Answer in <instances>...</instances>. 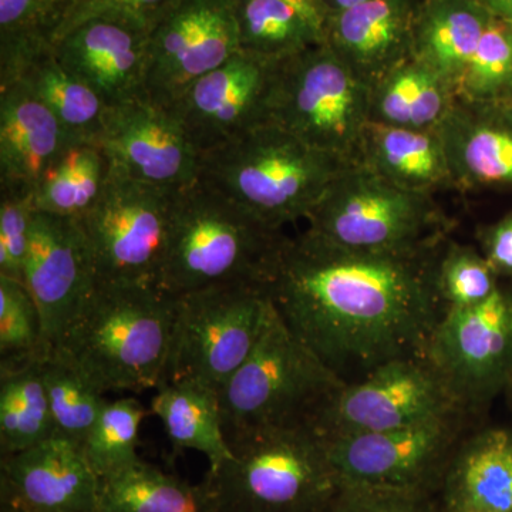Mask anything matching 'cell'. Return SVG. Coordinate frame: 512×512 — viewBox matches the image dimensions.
I'll return each mask as SVG.
<instances>
[{"mask_svg": "<svg viewBox=\"0 0 512 512\" xmlns=\"http://www.w3.org/2000/svg\"><path fill=\"white\" fill-rule=\"evenodd\" d=\"M440 245L379 254L306 229L286 235L266 291L286 328L340 382L355 383L393 360L426 355L444 313L433 279Z\"/></svg>", "mask_w": 512, "mask_h": 512, "instance_id": "6da1fadb", "label": "cell"}, {"mask_svg": "<svg viewBox=\"0 0 512 512\" xmlns=\"http://www.w3.org/2000/svg\"><path fill=\"white\" fill-rule=\"evenodd\" d=\"M175 309L177 299L157 286L97 281L55 352L101 393L158 389L173 342Z\"/></svg>", "mask_w": 512, "mask_h": 512, "instance_id": "7a4b0ae2", "label": "cell"}, {"mask_svg": "<svg viewBox=\"0 0 512 512\" xmlns=\"http://www.w3.org/2000/svg\"><path fill=\"white\" fill-rule=\"evenodd\" d=\"M285 238L197 181L178 191L157 288L174 298L220 285L266 288Z\"/></svg>", "mask_w": 512, "mask_h": 512, "instance_id": "3957f363", "label": "cell"}, {"mask_svg": "<svg viewBox=\"0 0 512 512\" xmlns=\"http://www.w3.org/2000/svg\"><path fill=\"white\" fill-rule=\"evenodd\" d=\"M345 161L275 124L202 153L198 181L271 227L308 220Z\"/></svg>", "mask_w": 512, "mask_h": 512, "instance_id": "277c9868", "label": "cell"}, {"mask_svg": "<svg viewBox=\"0 0 512 512\" xmlns=\"http://www.w3.org/2000/svg\"><path fill=\"white\" fill-rule=\"evenodd\" d=\"M232 457L205 481L221 512H325L340 481L309 427L268 429L228 440Z\"/></svg>", "mask_w": 512, "mask_h": 512, "instance_id": "5b68a950", "label": "cell"}, {"mask_svg": "<svg viewBox=\"0 0 512 512\" xmlns=\"http://www.w3.org/2000/svg\"><path fill=\"white\" fill-rule=\"evenodd\" d=\"M343 384L274 308L254 352L218 393L225 437L309 427Z\"/></svg>", "mask_w": 512, "mask_h": 512, "instance_id": "8992f818", "label": "cell"}, {"mask_svg": "<svg viewBox=\"0 0 512 512\" xmlns=\"http://www.w3.org/2000/svg\"><path fill=\"white\" fill-rule=\"evenodd\" d=\"M306 221L333 244L379 254L436 248L451 229L433 194L397 187L359 163L339 171Z\"/></svg>", "mask_w": 512, "mask_h": 512, "instance_id": "52a82bcc", "label": "cell"}, {"mask_svg": "<svg viewBox=\"0 0 512 512\" xmlns=\"http://www.w3.org/2000/svg\"><path fill=\"white\" fill-rule=\"evenodd\" d=\"M369 104V84L323 42L276 67L269 124L356 163L370 123Z\"/></svg>", "mask_w": 512, "mask_h": 512, "instance_id": "ba28073f", "label": "cell"}, {"mask_svg": "<svg viewBox=\"0 0 512 512\" xmlns=\"http://www.w3.org/2000/svg\"><path fill=\"white\" fill-rule=\"evenodd\" d=\"M175 299L173 342L161 384L192 382L220 393L271 319L269 293L262 286L220 285Z\"/></svg>", "mask_w": 512, "mask_h": 512, "instance_id": "9c48e42d", "label": "cell"}, {"mask_svg": "<svg viewBox=\"0 0 512 512\" xmlns=\"http://www.w3.org/2000/svg\"><path fill=\"white\" fill-rule=\"evenodd\" d=\"M177 194L111 168L100 197L79 220L92 248L97 281L157 286Z\"/></svg>", "mask_w": 512, "mask_h": 512, "instance_id": "30bf717a", "label": "cell"}, {"mask_svg": "<svg viewBox=\"0 0 512 512\" xmlns=\"http://www.w3.org/2000/svg\"><path fill=\"white\" fill-rule=\"evenodd\" d=\"M477 420L460 412L322 441L340 484L437 495L454 451Z\"/></svg>", "mask_w": 512, "mask_h": 512, "instance_id": "8fae6325", "label": "cell"}, {"mask_svg": "<svg viewBox=\"0 0 512 512\" xmlns=\"http://www.w3.org/2000/svg\"><path fill=\"white\" fill-rule=\"evenodd\" d=\"M460 412L466 410L429 357L410 356L343 384L320 407L309 429L329 440L399 429Z\"/></svg>", "mask_w": 512, "mask_h": 512, "instance_id": "7c38bea8", "label": "cell"}, {"mask_svg": "<svg viewBox=\"0 0 512 512\" xmlns=\"http://www.w3.org/2000/svg\"><path fill=\"white\" fill-rule=\"evenodd\" d=\"M426 356L466 412L480 419L512 383V288L443 313Z\"/></svg>", "mask_w": 512, "mask_h": 512, "instance_id": "4fadbf2b", "label": "cell"}, {"mask_svg": "<svg viewBox=\"0 0 512 512\" xmlns=\"http://www.w3.org/2000/svg\"><path fill=\"white\" fill-rule=\"evenodd\" d=\"M238 52L235 0H178L148 39L147 96L170 109Z\"/></svg>", "mask_w": 512, "mask_h": 512, "instance_id": "5bb4252c", "label": "cell"}, {"mask_svg": "<svg viewBox=\"0 0 512 512\" xmlns=\"http://www.w3.org/2000/svg\"><path fill=\"white\" fill-rule=\"evenodd\" d=\"M96 143L119 173L180 191L198 181L200 153L173 110L144 94L106 107Z\"/></svg>", "mask_w": 512, "mask_h": 512, "instance_id": "9a60e30c", "label": "cell"}, {"mask_svg": "<svg viewBox=\"0 0 512 512\" xmlns=\"http://www.w3.org/2000/svg\"><path fill=\"white\" fill-rule=\"evenodd\" d=\"M23 282L39 309L49 356L97 284L92 248L77 218L35 211Z\"/></svg>", "mask_w": 512, "mask_h": 512, "instance_id": "2e32d148", "label": "cell"}, {"mask_svg": "<svg viewBox=\"0 0 512 512\" xmlns=\"http://www.w3.org/2000/svg\"><path fill=\"white\" fill-rule=\"evenodd\" d=\"M278 64L238 52L175 101L170 109L200 156L269 124Z\"/></svg>", "mask_w": 512, "mask_h": 512, "instance_id": "e0dca14e", "label": "cell"}, {"mask_svg": "<svg viewBox=\"0 0 512 512\" xmlns=\"http://www.w3.org/2000/svg\"><path fill=\"white\" fill-rule=\"evenodd\" d=\"M0 500L22 512H100V478L62 436L2 457Z\"/></svg>", "mask_w": 512, "mask_h": 512, "instance_id": "ac0fdd59", "label": "cell"}, {"mask_svg": "<svg viewBox=\"0 0 512 512\" xmlns=\"http://www.w3.org/2000/svg\"><path fill=\"white\" fill-rule=\"evenodd\" d=\"M148 39L130 23L93 18L60 36L52 52L110 107L147 94Z\"/></svg>", "mask_w": 512, "mask_h": 512, "instance_id": "d6986e66", "label": "cell"}, {"mask_svg": "<svg viewBox=\"0 0 512 512\" xmlns=\"http://www.w3.org/2000/svg\"><path fill=\"white\" fill-rule=\"evenodd\" d=\"M453 187H512V103L457 97L437 128Z\"/></svg>", "mask_w": 512, "mask_h": 512, "instance_id": "ffe728a7", "label": "cell"}, {"mask_svg": "<svg viewBox=\"0 0 512 512\" xmlns=\"http://www.w3.org/2000/svg\"><path fill=\"white\" fill-rule=\"evenodd\" d=\"M421 0H367L328 15L323 42L369 86L413 56Z\"/></svg>", "mask_w": 512, "mask_h": 512, "instance_id": "44dd1931", "label": "cell"}, {"mask_svg": "<svg viewBox=\"0 0 512 512\" xmlns=\"http://www.w3.org/2000/svg\"><path fill=\"white\" fill-rule=\"evenodd\" d=\"M72 141L25 83L0 89V192L35 195L42 175Z\"/></svg>", "mask_w": 512, "mask_h": 512, "instance_id": "7402d4cb", "label": "cell"}, {"mask_svg": "<svg viewBox=\"0 0 512 512\" xmlns=\"http://www.w3.org/2000/svg\"><path fill=\"white\" fill-rule=\"evenodd\" d=\"M436 497L441 512H512V429L477 424L468 431Z\"/></svg>", "mask_w": 512, "mask_h": 512, "instance_id": "603a6c76", "label": "cell"}, {"mask_svg": "<svg viewBox=\"0 0 512 512\" xmlns=\"http://www.w3.org/2000/svg\"><path fill=\"white\" fill-rule=\"evenodd\" d=\"M356 163L406 190L434 195L444 188H454L437 130H409L369 123Z\"/></svg>", "mask_w": 512, "mask_h": 512, "instance_id": "cb8c5ba5", "label": "cell"}, {"mask_svg": "<svg viewBox=\"0 0 512 512\" xmlns=\"http://www.w3.org/2000/svg\"><path fill=\"white\" fill-rule=\"evenodd\" d=\"M457 97V87L450 80L412 56L370 86L369 121L409 130H437Z\"/></svg>", "mask_w": 512, "mask_h": 512, "instance_id": "d4e9b609", "label": "cell"}, {"mask_svg": "<svg viewBox=\"0 0 512 512\" xmlns=\"http://www.w3.org/2000/svg\"><path fill=\"white\" fill-rule=\"evenodd\" d=\"M494 16L478 0H421L413 56L460 87Z\"/></svg>", "mask_w": 512, "mask_h": 512, "instance_id": "484cf974", "label": "cell"}, {"mask_svg": "<svg viewBox=\"0 0 512 512\" xmlns=\"http://www.w3.org/2000/svg\"><path fill=\"white\" fill-rule=\"evenodd\" d=\"M151 413L160 419L174 451L204 454L210 471H217L232 457L218 393L207 387L192 382L163 383L151 400Z\"/></svg>", "mask_w": 512, "mask_h": 512, "instance_id": "4316f807", "label": "cell"}, {"mask_svg": "<svg viewBox=\"0 0 512 512\" xmlns=\"http://www.w3.org/2000/svg\"><path fill=\"white\" fill-rule=\"evenodd\" d=\"M100 512H221L207 481L190 484L137 461L100 478Z\"/></svg>", "mask_w": 512, "mask_h": 512, "instance_id": "83f0119b", "label": "cell"}, {"mask_svg": "<svg viewBox=\"0 0 512 512\" xmlns=\"http://www.w3.org/2000/svg\"><path fill=\"white\" fill-rule=\"evenodd\" d=\"M74 0H0V89L52 52Z\"/></svg>", "mask_w": 512, "mask_h": 512, "instance_id": "f1b7e54d", "label": "cell"}, {"mask_svg": "<svg viewBox=\"0 0 512 512\" xmlns=\"http://www.w3.org/2000/svg\"><path fill=\"white\" fill-rule=\"evenodd\" d=\"M110 171L109 157L96 141H72L40 178L36 211L80 220L100 197Z\"/></svg>", "mask_w": 512, "mask_h": 512, "instance_id": "f546056e", "label": "cell"}, {"mask_svg": "<svg viewBox=\"0 0 512 512\" xmlns=\"http://www.w3.org/2000/svg\"><path fill=\"white\" fill-rule=\"evenodd\" d=\"M40 360L0 367V451L2 457L28 450L56 436Z\"/></svg>", "mask_w": 512, "mask_h": 512, "instance_id": "4dcf8cb0", "label": "cell"}, {"mask_svg": "<svg viewBox=\"0 0 512 512\" xmlns=\"http://www.w3.org/2000/svg\"><path fill=\"white\" fill-rule=\"evenodd\" d=\"M239 52L272 63L323 43V33L285 0H235Z\"/></svg>", "mask_w": 512, "mask_h": 512, "instance_id": "1f68e13d", "label": "cell"}, {"mask_svg": "<svg viewBox=\"0 0 512 512\" xmlns=\"http://www.w3.org/2000/svg\"><path fill=\"white\" fill-rule=\"evenodd\" d=\"M19 82L50 110L73 141H96L106 104L59 63L53 52L40 57Z\"/></svg>", "mask_w": 512, "mask_h": 512, "instance_id": "d6a6232c", "label": "cell"}, {"mask_svg": "<svg viewBox=\"0 0 512 512\" xmlns=\"http://www.w3.org/2000/svg\"><path fill=\"white\" fill-rule=\"evenodd\" d=\"M40 366L56 436L82 447L109 400L62 353H50Z\"/></svg>", "mask_w": 512, "mask_h": 512, "instance_id": "836d02e7", "label": "cell"}, {"mask_svg": "<svg viewBox=\"0 0 512 512\" xmlns=\"http://www.w3.org/2000/svg\"><path fill=\"white\" fill-rule=\"evenodd\" d=\"M433 279L444 312L487 301L503 284L480 249L450 237L441 242L437 251Z\"/></svg>", "mask_w": 512, "mask_h": 512, "instance_id": "e575fe53", "label": "cell"}, {"mask_svg": "<svg viewBox=\"0 0 512 512\" xmlns=\"http://www.w3.org/2000/svg\"><path fill=\"white\" fill-rule=\"evenodd\" d=\"M147 410L136 399L107 402L89 436L83 441L84 456L99 478L133 466L138 457V431Z\"/></svg>", "mask_w": 512, "mask_h": 512, "instance_id": "d590c367", "label": "cell"}, {"mask_svg": "<svg viewBox=\"0 0 512 512\" xmlns=\"http://www.w3.org/2000/svg\"><path fill=\"white\" fill-rule=\"evenodd\" d=\"M42 319L23 282L0 276V367L45 359Z\"/></svg>", "mask_w": 512, "mask_h": 512, "instance_id": "8d00e7d4", "label": "cell"}, {"mask_svg": "<svg viewBox=\"0 0 512 512\" xmlns=\"http://www.w3.org/2000/svg\"><path fill=\"white\" fill-rule=\"evenodd\" d=\"M512 84V23L491 19L471 57L458 96L490 101L507 99Z\"/></svg>", "mask_w": 512, "mask_h": 512, "instance_id": "74e56055", "label": "cell"}, {"mask_svg": "<svg viewBox=\"0 0 512 512\" xmlns=\"http://www.w3.org/2000/svg\"><path fill=\"white\" fill-rule=\"evenodd\" d=\"M35 211V195L0 192V276L25 279Z\"/></svg>", "mask_w": 512, "mask_h": 512, "instance_id": "f35d334b", "label": "cell"}, {"mask_svg": "<svg viewBox=\"0 0 512 512\" xmlns=\"http://www.w3.org/2000/svg\"><path fill=\"white\" fill-rule=\"evenodd\" d=\"M325 512H441L436 495L340 484Z\"/></svg>", "mask_w": 512, "mask_h": 512, "instance_id": "ab89813d", "label": "cell"}, {"mask_svg": "<svg viewBox=\"0 0 512 512\" xmlns=\"http://www.w3.org/2000/svg\"><path fill=\"white\" fill-rule=\"evenodd\" d=\"M177 2L178 0H74L69 18L59 37L93 18L121 20L151 33Z\"/></svg>", "mask_w": 512, "mask_h": 512, "instance_id": "60d3db41", "label": "cell"}, {"mask_svg": "<svg viewBox=\"0 0 512 512\" xmlns=\"http://www.w3.org/2000/svg\"><path fill=\"white\" fill-rule=\"evenodd\" d=\"M480 251L493 266L500 279H508L512 288V212L503 220L481 229Z\"/></svg>", "mask_w": 512, "mask_h": 512, "instance_id": "b9f144b4", "label": "cell"}, {"mask_svg": "<svg viewBox=\"0 0 512 512\" xmlns=\"http://www.w3.org/2000/svg\"><path fill=\"white\" fill-rule=\"evenodd\" d=\"M285 2H288L289 5L293 6V8L299 10V12H301L302 15L312 23V25H315L316 28L323 33L326 12L320 0H285Z\"/></svg>", "mask_w": 512, "mask_h": 512, "instance_id": "7bdbcfd3", "label": "cell"}, {"mask_svg": "<svg viewBox=\"0 0 512 512\" xmlns=\"http://www.w3.org/2000/svg\"><path fill=\"white\" fill-rule=\"evenodd\" d=\"M495 18L512 23V0H478Z\"/></svg>", "mask_w": 512, "mask_h": 512, "instance_id": "ee69618b", "label": "cell"}, {"mask_svg": "<svg viewBox=\"0 0 512 512\" xmlns=\"http://www.w3.org/2000/svg\"><path fill=\"white\" fill-rule=\"evenodd\" d=\"M325 8L326 18L332 13L342 12V10L353 8V6L365 3L367 0H320Z\"/></svg>", "mask_w": 512, "mask_h": 512, "instance_id": "f6af8a7d", "label": "cell"}, {"mask_svg": "<svg viewBox=\"0 0 512 512\" xmlns=\"http://www.w3.org/2000/svg\"><path fill=\"white\" fill-rule=\"evenodd\" d=\"M0 512H22L19 510V508L13 507V505H10L8 503H0Z\"/></svg>", "mask_w": 512, "mask_h": 512, "instance_id": "bcb514c9", "label": "cell"}, {"mask_svg": "<svg viewBox=\"0 0 512 512\" xmlns=\"http://www.w3.org/2000/svg\"><path fill=\"white\" fill-rule=\"evenodd\" d=\"M504 397L507 399L508 407H510V412L512 413V383L508 387L507 392H505Z\"/></svg>", "mask_w": 512, "mask_h": 512, "instance_id": "7dc6e473", "label": "cell"}, {"mask_svg": "<svg viewBox=\"0 0 512 512\" xmlns=\"http://www.w3.org/2000/svg\"><path fill=\"white\" fill-rule=\"evenodd\" d=\"M505 100H508V101H510V103H512V84H511L510 92H508L507 99H505Z\"/></svg>", "mask_w": 512, "mask_h": 512, "instance_id": "c3c4849f", "label": "cell"}]
</instances>
